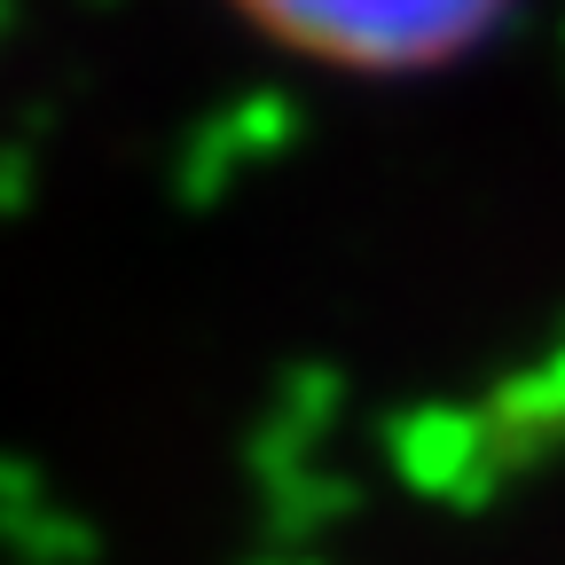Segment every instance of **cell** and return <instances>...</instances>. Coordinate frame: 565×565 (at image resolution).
<instances>
[{
	"label": "cell",
	"instance_id": "obj_1",
	"mask_svg": "<svg viewBox=\"0 0 565 565\" xmlns=\"http://www.w3.org/2000/svg\"><path fill=\"white\" fill-rule=\"evenodd\" d=\"M299 71L330 79H440L503 40L519 0H221Z\"/></svg>",
	"mask_w": 565,
	"mask_h": 565
}]
</instances>
